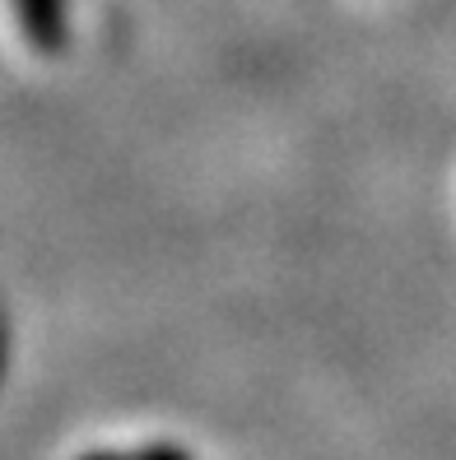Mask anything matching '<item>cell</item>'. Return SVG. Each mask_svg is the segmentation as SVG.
Masks as SVG:
<instances>
[{
	"mask_svg": "<svg viewBox=\"0 0 456 460\" xmlns=\"http://www.w3.org/2000/svg\"><path fill=\"white\" fill-rule=\"evenodd\" d=\"M5 33L29 57H57L70 33V0H0Z\"/></svg>",
	"mask_w": 456,
	"mask_h": 460,
	"instance_id": "cell-1",
	"label": "cell"
},
{
	"mask_svg": "<svg viewBox=\"0 0 456 460\" xmlns=\"http://www.w3.org/2000/svg\"><path fill=\"white\" fill-rule=\"evenodd\" d=\"M5 349H10V326H5V312H0V372H5Z\"/></svg>",
	"mask_w": 456,
	"mask_h": 460,
	"instance_id": "cell-2",
	"label": "cell"
}]
</instances>
